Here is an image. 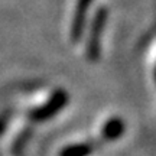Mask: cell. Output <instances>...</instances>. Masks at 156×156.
Returning a JSON list of instances; mask_svg holds the SVG:
<instances>
[{
	"label": "cell",
	"mask_w": 156,
	"mask_h": 156,
	"mask_svg": "<svg viewBox=\"0 0 156 156\" xmlns=\"http://www.w3.org/2000/svg\"><path fill=\"white\" fill-rule=\"evenodd\" d=\"M68 103H69V94H68L67 90L56 88L44 104L29 110L28 117L34 123H45L51 119H54L56 114H59L68 106Z\"/></svg>",
	"instance_id": "2"
},
{
	"label": "cell",
	"mask_w": 156,
	"mask_h": 156,
	"mask_svg": "<svg viewBox=\"0 0 156 156\" xmlns=\"http://www.w3.org/2000/svg\"><path fill=\"white\" fill-rule=\"evenodd\" d=\"M91 5H93V0H77L73 20H71V29H69V36L74 44H77L83 39Z\"/></svg>",
	"instance_id": "3"
},
{
	"label": "cell",
	"mask_w": 156,
	"mask_h": 156,
	"mask_svg": "<svg viewBox=\"0 0 156 156\" xmlns=\"http://www.w3.org/2000/svg\"><path fill=\"white\" fill-rule=\"evenodd\" d=\"M9 120H10V116H0V134L3 133L9 124Z\"/></svg>",
	"instance_id": "6"
},
{
	"label": "cell",
	"mask_w": 156,
	"mask_h": 156,
	"mask_svg": "<svg viewBox=\"0 0 156 156\" xmlns=\"http://www.w3.org/2000/svg\"><path fill=\"white\" fill-rule=\"evenodd\" d=\"M126 133V122L122 117H110L101 127V139L104 142H116Z\"/></svg>",
	"instance_id": "4"
},
{
	"label": "cell",
	"mask_w": 156,
	"mask_h": 156,
	"mask_svg": "<svg viewBox=\"0 0 156 156\" xmlns=\"http://www.w3.org/2000/svg\"><path fill=\"white\" fill-rule=\"evenodd\" d=\"M95 151L93 142H78L62 147L58 156H91Z\"/></svg>",
	"instance_id": "5"
},
{
	"label": "cell",
	"mask_w": 156,
	"mask_h": 156,
	"mask_svg": "<svg viewBox=\"0 0 156 156\" xmlns=\"http://www.w3.org/2000/svg\"><path fill=\"white\" fill-rule=\"evenodd\" d=\"M107 19H108V9L106 6H100L94 12V16L91 19L88 39L85 44V55L91 62H97L101 56V38L106 29Z\"/></svg>",
	"instance_id": "1"
}]
</instances>
